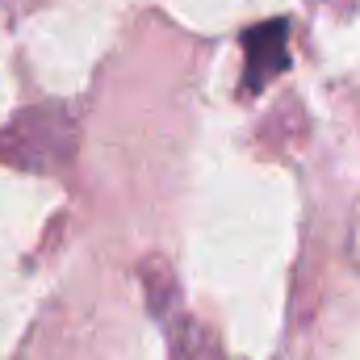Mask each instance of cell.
Returning <instances> with one entry per match:
<instances>
[{"label": "cell", "mask_w": 360, "mask_h": 360, "mask_svg": "<svg viewBox=\"0 0 360 360\" xmlns=\"http://www.w3.org/2000/svg\"><path fill=\"white\" fill-rule=\"evenodd\" d=\"M285 38H289V25L281 17L256 25V30H248V38H243V51H248L243 80H248V92H260L272 76H281L289 68V42Z\"/></svg>", "instance_id": "cell-1"}]
</instances>
